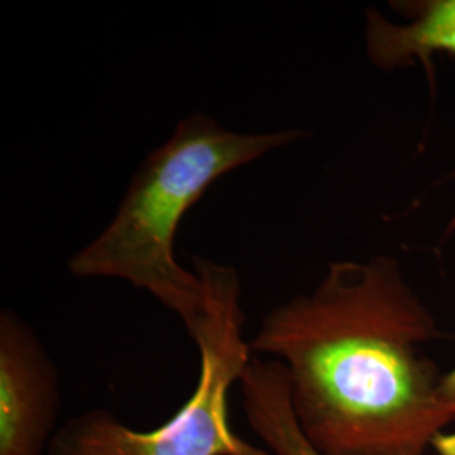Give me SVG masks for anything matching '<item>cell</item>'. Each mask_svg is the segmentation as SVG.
I'll list each match as a JSON object with an SVG mask.
<instances>
[{"mask_svg":"<svg viewBox=\"0 0 455 455\" xmlns=\"http://www.w3.org/2000/svg\"><path fill=\"white\" fill-rule=\"evenodd\" d=\"M439 327L391 257L334 261L270 310L251 353L287 373L293 415L321 455H425L455 422L422 346Z\"/></svg>","mask_w":455,"mask_h":455,"instance_id":"1","label":"cell"},{"mask_svg":"<svg viewBox=\"0 0 455 455\" xmlns=\"http://www.w3.org/2000/svg\"><path fill=\"white\" fill-rule=\"evenodd\" d=\"M304 137L297 129L238 133L203 114L182 118L133 174L108 227L71 259V274L118 278L146 291L172 310L195 339L206 302L201 278L174 257L182 218L228 172Z\"/></svg>","mask_w":455,"mask_h":455,"instance_id":"2","label":"cell"},{"mask_svg":"<svg viewBox=\"0 0 455 455\" xmlns=\"http://www.w3.org/2000/svg\"><path fill=\"white\" fill-rule=\"evenodd\" d=\"M206 317L196 342L201 356L193 395L167 422L135 430L107 410H90L58 428L48 455H274L229 425V391L253 358L244 341L242 283L233 267L195 259Z\"/></svg>","mask_w":455,"mask_h":455,"instance_id":"3","label":"cell"},{"mask_svg":"<svg viewBox=\"0 0 455 455\" xmlns=\"http://www.w3.org/2000/svg\"><path fill=\"white\" fill-rule=\"evenodd\" d=\"M61 403L58 371L33 327L0 314V455H44Z\"/></svg>","mask_w":455,"mask_h":455,"instance_id":"4","label":"cell"},{"mask_svg":"<svg viewBox=\"0 0 455 455\" xmlns=\"http://www.w3.org/2000/svg\"><path fill=\"white\" fill-rule=\"evenodd\" d=\"M407 22H391L378 11H366V52L381 69L422 63L434 76L432 56L445 52L455 58V0L393 2Z\"/></svg>","mask_w":455,"mask_h":455,"instance_id":"5","label":"cell"},{"mask_svg":"<svg viewBox=\"0 0 455 455\" xmlns=\"http://www.w3.org/2000/svg\"><path fill=\"white\" fill-rule=\"evenodd\" d=\"M244 419L274 455H321L293 415L285 368L275 359H250L240 379Z\"/></svg>","mask_w":455,"mask_h":455,"instance_id":"6","label":"cell"},{"mask_svg":"<svg viewBox=\"0 0 455 455\" xmlns=\"http://www.w3.org/2000/svg\"><path fill=\"white\" fill-rule=\"evenodd\" d=\"M440 393L443 400L455 408V366L449 373L442 374L440 378Z\"/></svg>","mask_w":455,"mask_h":455,"instance_id":"7","label":"cell"}]
</instances>
